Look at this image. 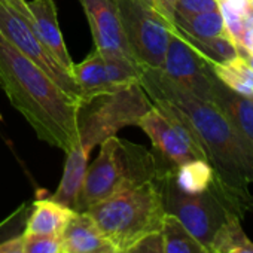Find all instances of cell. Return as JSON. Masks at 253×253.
Segmentation results:
<instances>
[{"label": "cell", "mask_w": 253, "mask_h": 253, "mask_svg": "<svg viewBox=\"0 0 253 253\" xmlns=\"http://www.w3.org/2000/svg\"><path fill=\"white\" fill-rule=\"evenodd\" d=\"M140 85L151 100H166L188 118L214 171L213 182L244 214L253 210V195L249 189L253 183V146L229 118L213 103L174 84L161 69L140 67Z\"/></svg>", "instance_id": "1"}, {"label": "cell", "mask_w": 253, "mask_h": 253, "mask_svg": "<svg viewBox=\"0 0 253 253\" xmlns=\"http://www.w3.org/2000/svg\"><path fill=\"white\" fill-rule=\"evenodd\" d=\"M0 88L36 136L63 152L78 137L82 101L64 92L41 67L0 35Z\"/></svg>", "instance_id": "2"}, {"label": "cell", "mask_w": 253, "mask_h": 253, "mask_svg": "<svg viewBox=\"0 0 253 253\" xmlns=\"http://www.w3.org/2000/svg\"><path fill=\"white\" fill-rule=\"evenodd\" d=\"M152 104L154 103L142 88L140 82L82 101L78 113L76 142L66 154L67 158L61 180L49 198L75 210L84 176L88 169L89 154L94 146L116 136L124 126L137 125L142 115H145Z\"/></svg>", "instance_id": "3"}, {"label": "cell", "mask_w": 253, "mask_h": 253, "mask_svg": "<svg viewBox=\"0 0 253 253\" xmlns=\"http://www.w3.org/2000/svg\"><path fill=\"white\" fill-rule=\"evenodd\" d=\"M161 174L124 186L86 210L115 253H122L139 238L161 229L167 214Z\"/></svg>", "instance_id": "4"}, {"label": "cell", "mask_w": 253, "mask_h": 253, "mask_svg": "<svg viewBox=\"0 0 253 253\" xmlns=\"http://www.w3.org/2000/svg\"><path fill=\"white\" fill-rule=\"evenodd\" d=\"M163 171L154 152L112 136L100 143L97 158L88 166L75 210L86 211L124 186L155 179Z\"/></svg>", "instance_id": "5"}, {"label": "cell", "mask_w": 253, "mask_h": 253, "mask_svg": "<svg viewBox=\"0 0 253 253\" xmlns=\"http://www.w3.org/2000/svg\"><path fill=\"white\" fill-rule=\"evenodd\" d=\"M174 171L161 174L166 211L173 214L209 252L216 234L232 219H243L244 213L235 201L214 182L201 194L182 192L173 179Z\"/></svg>", "instance_id": "6"}, {"label": "cell", "mask_w": 253, "mask_h": 253, "mask_svg": "<svg viewBox=\"0 0 253 253\" xmlns=\"http://www.w3.org/2000/svg\"><path fill=\"white\" fill-rule=\"evenodd\" d=\"M119 15L134 61L140 67L161 69L174 26L139 0H119Z\"/></svg>", "instance_id": "7"}, {"label": "cell", "mask_w": 253, "mask_h": 253, "mask_svg": "<svg viewBox=\"0 0 253 253\" xmlns=\"http://www.w3.org/2000/svg\"><path fill=\"white\" fill-rule=\"evenodd\" d=\"M0 35L41 67L64 92L82 101L79 88L70 72L66 70L49 52L33 32L26 15L21 14L9 0H0Z\"/></svg>", "instance_id": "8"}, {"label": "cell", "mask_w": 253, "mask_h": 253, "mask_svg": "<svg viewBox=\"0 0 253 253\" xmlns=\"http://www.w3.org/2000/svg\"><path fill=\"white\" fill-rule=\"evenodd\" d=\"M161 70L192 95L210 101L213 72L209 61L174 27Z\"/></svg>", "instance_id": "9"}, {"label": "cell", "mask_w": 253, "mask_h": 253, "mask_svg": "<svg viewBox=\"0 0 253 253\" xmlns=\"http://www.w3.org/2000/svg\"><path fill=\"white\" fill-rule=\"evenodd\" d=\"M137 126H140L151 139L155 151L154 154L164 169L176 170L191 160H198L195 152L158 106L152 104V107L142 115Z\"/></svg>", "instance_id": "10"}, {"label": "cell", "mask_w": 253, "mask_h": 253, "mask_svg": "<svg viewBox=\"0 0 253 253\" xmlns=\"http://www.w3.org/2000/svg\"><path fill=\"white\" fill-rule=\"evenodd\" d=\"M86 15L94 48L101 54H118L131 57L122 30L119 0H79Z\"/></svg>", "instance_id": "11"}, {"label": "cell", "mask_w": 253, "mask_h": 253, "mask_svg": "<svg viewBox=\"0 0 253 253\" xmlns=\"http://www.w3.org/2000/svg\"><path fill=\"white\" fill-rule=\"evenodd\" d=\"M9 2L21 14L26 15L36 36L58 60V63L70 72L73 61L70 58L61 29L58 26L57 6L54 0H30V2H26V0H9Z\"/></svg>", "instance_id": "12"}, {"label": "cell", "mask_w": 253, "mask_h": 253, "mask_svg": "<svg viewBox=\"0 0 253 253\" xmlns=\"http://www.w3.org/2000/svg\"><path fill=\"white\" fill-rule=\"evenodd\" d=\"M61 253L113 252L94 219L86 211H76L60 237Z\"/></svg>", "instance_id": "13"}, {"label": "cell", "mask_w": 253, "mask_h": 253, "mask_svg": "<svg viewBox=\"0 0 253 253\" xmlns=\"http://www.w3.org/2000/svg\"><path fill=\"white\" fill-rule=\"evenodd\" d=\"M75 214L76 210L54 201L52 198L36 200L27 219L24 234L51 235L60 238Z\"/></svg>", "instance_id": "14"}, {"label": "cell", "mask_w": 253, "mask_h": 253, "mask_svg": "<svg viewBox=\"0 0 253 253\" xmlns=\"http://www.w3.org/2000/svg\"><path fill=\"white\" fill-rule=\"evenodd\" d=\"M70 75L79 88L82 101L118 91L113 89L107 79L103 55L97 48H94L81 63H73Z\"/></svg>", "instance_id": "15"}, {"label": "cell", "mask_w": 253, "mask_h": 253, "mask_svg": "<svg viewBox=\"0 0 253 253\" xmlns=\"http://www.w3.org/2000/svg\"><path fill=\"white\" fill-rule=\"evenodd\" d=\"M173 179L182 192L195 195L210 188L214 180V171L207 161L191 160L174 170Z\"/></svg>", "instance_id": "16"}, {"label": "cell", "mask_w": 253, "mask_h": 253, "mask_svg": "<svg viewBox=\"0 0 253 253\" xmlns=\"http://www.w3.org/2000/svg\"><path fill=\"white\" fill-rule=\"evenodd\" d=\"M160 231L166 253H209L173 214H166Z\"/></svg>", "instance_id": "17"}, {"label": "cell", "mask_w": 253, "mask_h": 253, "mask_svg": "<svg viewBox=\"0 0 253 253\" xmlns=\"http://www.w3.org/2000/svg\"><path fill=\"white\" fill-rule=\"evenodd\" d=\"M174 26L182 35L197 41L211 39L225 33V26L219 9L186 18L174 17Z\"/></svg>", "instance_id": "18"}, {"label": "cell", "mask_w": 253, "mask_h": 253, "mask_svg": "<svg viewBox=\"0 0 253 253\" xmlns=\"http://www.w3.org/2000/svg\"><path fill=\"white\" fill-rule=\"evenodd\" d=\"M211 244H222L234 253H253V243L241 228V219L229 220L213 238ZM210 244V246H211Z\"/></svg>", "instance_id": "19"}, {"label": "cell", "mask_w": 253, "mask_h": 253, "mask_svg": "<svg viewBox=\"0 0 253 253\" xmlns=\"http://www.w3.org/2000/svg\"><path fill=\"white\" fill-rule=\"evenodd\" d=\"M24 253H61V241L58 237L23 234Z\"/></svg>", "instance_id": "20"}, {"label": "cell", "mask_w": 253, "mask_h": 253, "mask_svg": "<svg viewBox=\"0 0 253 253\" xmlns=\"http://www.w3.org/2000/svg\"><path fill=\"white\" fill-rule=\"evenodd\" d=\"M216 9H219L216 0H176L174 17L186 18Z\"/></svg>", "instance_id": "21"}, {"label": "cell", "mask_w": 253, "mask_h": 253, "mask_svg": "<svg viewBox=\"0 0 253 253\" xmlns=\"http://www.w3.org/2000/svg\"><path fill=\"white\" fill-rule=\"evenodd\" d=\"M122 253H166L161 231H154L134 241Z\"/></svg>", "instance_id": "22"}, {"label": "cell", "mask_w": 253, "mask_h": 253, "mask_svg": "<svg viewBox=\"0 0 253 253\" xmlns=\"http://www.w3.org/2000/svg\"><path fill=\"white\" fill-rule=\"evenodd\" d=\"M152 8L161 15L170 26H174L176 0H152Z\"/></svg>", "instance_id": "23"}, {"label": "cell", "mask_w": 253, "mask_h": 253, "mask_svg": "<svg viewBox=\"0 0 253 253\" xmlns=\"http://www.w3.org/2000/svg\"><path fill=\"white\" fill-rule=\"evenodd\" d=\"M217 6L225 8L240 17L247 15L252 9H250V0H216Z\"/></svg>", "instance_id": "24"}, {"label": "cell", "mask_w": 253, "mask_h": 253, "mask_svg": "<svg viewBox=\"0 0 253 253\" xmlns=\"http://www.w3.org/2000/svg\"><path fill=\"white\" fill-rule=\"evenodd\" d=\"M209 253H234L231 249H228L226 246L222 244H211L209 247Z\"/></svg>", "instance_id": "25"}, {"label": "cell", "mask_w": 253, "mask_h": 253, "mask_svg": "<svg viewBox=\"0 0 253 253\" xmlns=\"http://www.w3.org/2000/svg\"><path fill=\"white\" fill-rule=\"evenodd\" d=\"M244 60H246V61H247V64L253 69V55H252V54H247V55L244 57Z\"/></svg>", "instance_id": "26"}, {"label": "cell", "mask_w": 253, "mask_h": 253, "mask_svg": "<svg viewBox=\"0 0 253 253\" xmlns=\"http://www.w3.org/2000/svg\"><path fill=\"white\" fill-rule=\"evenodd\" d=\"M140 3H143V5H146V6H149V8H152V0H139ZM154 9V8H152Z\"/></svg>", "instance_id": "27"}, {"label": "cell", "mask_w": 253, "mask_h": 253, "mask_svg": "<svg viewBox=\"0 0 253 253\" xmlns=\"http://www.w3.org/2000/svg\"><path fill=\"white\" fill-rule=\"evenodd\" d=\"M247 49H249V54H252V55H253V41L250 42V45H249V48H247Z\"/></svg>", "instance_id": "28"}, {"label": "cell", "mask_w": 253, "mask_h": 253, "mask_svg": "<svg viewBox=\"0 0 253 253\" xmlns=\"http://www.w3.org/2000/svg\"><path fill=\"white\" fill-rule=\"evenodd\" d=\"M0 253H5V250H3V247H2V244H0Z\"/></svg>", "instance_id": "29"}, {"label": "cell", "mask_w": 253, "mask_h": 253, "mask_svg": "<svg viewBox=\"0 0 253 253\" xmlns=\"http://www.w3.org/2000/svg\"><path fill=\"white\" fill-rule=\"evenodd\" d=\"M250 9L253 11V0H250Z\"/></svg>", "instance_id": "30"}, {"label": "cell", "mask_w": 253, "mask_h": 253, "mask_svg": "<svg viewBox=\"0 0 253 253\" xmlns=\"http://www.w3.org/2000/svg\"><path fill=\"white\" fill-rule=\"evenodd\" d=\"M97 253H115V252H97Z\"/></svg>", "instance_id": "31"}, {"label": "cell", "mask_w": 253, "mask_h": 253, "mask_svg": "<svg viewBox=\"0 0 253 253\" xmlns=\"http://www.w3.org/2000/svg\"><path fill=\"white\" fill-rule=\"evenodd\" d=\"M0 121H2V113H0Z\"/></svg>", "instance_id": "32"}, {"label": "cell", "mask_w": 253, "mask_h": 253, "mask_svg": "<svg viewBox=\"0 0 253 253\" xmlns=\"http://www.w3.org/2000/svg\"><path fill=\"white\" fill-rule=\"evenodd\" d=\"M252 98H253V97H252Z\"/></svg>", "instance_id": "33"}]
</instances>
